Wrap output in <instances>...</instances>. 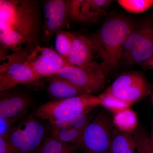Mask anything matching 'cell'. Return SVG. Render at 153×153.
Instances as JSON below:
<instances>
[{
  "label": "cell",
  "instance_id": "obj_2",
  "mask_svg": "<svg viewBox=\"0 0 153 153\" xmlns=\"http://www.w3.org/2000/svg\"><path fill=\"white\" fill-rule=\"evenodd\" d=\"M135 27L131 19L117 16L105 22L90 38L96 52L102 60V69L105 74L117 67L121 60L127 37Z\"/></svg>",
  "mask_w": 153,
  "mask_h": 153
},
{
  "label": "cell",
  "instance_id": "obj_11",
  "mask_svg": "<svg viewBox=\"0 0 153 153\" xmlns=\"http://www.w3.org/2000/svg\"><path fill=\"white\" fill-rule=\"evenodd\" d=\"M95 52L94 45L90 38L74 35L66 63L85 68L102 69L100 64L94 60Z\"/></svg>",
  "mask_w": 153,
  "mask_h": 153
},
{
  "label": "cell",
  "instance_id": "obj_28",
  "mask_svg": "<svg viewBox=\"0 0 153 153\" xmlns=\"http://www.w3.org/2000/svg\"><path fill=\"white\" fill-rule=\"evenodd\" d=\"M139 65L144 68H150L153 70V57Z\"/></svg>",
  "mask_w": 153,
  "mask_h": 153
},
{
  "label": "cell",
  "instance_id": "obj_9",
  "mask_svg": "<svg viewBox=\"0 0 153 153\" xmlns=\"http://www.w3.org/2000/svg\"><path fill=\"white\" fill-rule=\"evenodd\" d=\"M56 74L68 79L88 94L98 92L105 85L106 74L102 69L68 64L60 69Z\"/></svg>",
  "mask_w": 153,
  "mask_h": 153
},
{
  "label": "cell",
  "instance_id": "obj_18",
  "mask_svg": "<svg viewBox=\"0 0 153 153\" xmlns=\"http://www.w3.org/2000/svg\"><path fill=\"white\" fill-rule=\"evenodd\" d=\"M90 113L81 114L49 123L51 127L55 128L84 130L91 120L92 116Z\"/></svg>",
  "mask_w": 153,
  "mask_h": 153
},
{
  "label": "cell",
  "instance_id": "obj_22",
  "mask_svg": "<svg viewBox=\"0 0 153 153\" xmlns=\"http://www.w3.org/2000/svg\"><path fill=\"white\" fill-rule=\"evenodd\" d=\"M74 35L72 33L63 30L56 34L55 51L66 60L71 50Z\"/></svg>",
  "mask_w": 153,
  "mask_h": 153
},
{
  "label": "cell",
  "instance_id": "obj_31",
  "mask_svg": "<svg viewBox=\"0 0 153 153\" xmlns=\"http://www.w3.org/2000/svg\"><path fill=\"white\" fill-rule=\"evenodd\" d=\"M152 149H153V145L152 144Z\"/></svg>",
  "mask_w": 153,
  "mask_h": 153
},
{
  "label": "cell",
  "instance_id": "obj_4",
  "mask_svg": "<svg viewBox=\"0 0 153 153\" xmlns=\"http://www.w3.org/2000/svg\"><path fill=\"white\" fill-rule=\"evenodd\" d=\"M0 66V91L12 89L18 84L40 85L41 77L27 64L24 51L6 56Z\"/></svg>",
  "mask_w": 153,
  "mask_h": 153
},
{
  "label": "cell",
  "instance_id": "obj_14",
  "mask_svg": "<svg viewBox=\"0 0 153 153\" xmlns=\"http://www.w3.org/2000/svg\"><path fill=\"white\" fill-rule=\"evenodd\" d=\"M153 57V24L132 50L122 57L128 65L140 64Z\"/></svg>",
  "mask_w": 153,
  "mask_h": 153
},
{
  "label": "cell",
  "instance_id": "obj_12",
  "mask_svg": "<svg viewBox=\"0 0 153 153\" xmlns=\"http://www.w3.org/2000/svg\"><path fill=\"white\" fill-rule=\"evenodd\" d=\"M10 90L0 91V118L21 119L31 103L27 95Z\"/></svg>",
  "mask_w": 153,
  "mask_h": 153
},
{
  "label": "cell",
  "instance_id": "obj_23",
  "mask_svg": "<svg viewBox=\"0 0 153 153\" xmlns=\"http://www.w3.org/2000/svg\"><path fill=\"white\" fill-rule=\"evenodd\" d=\"M117 3L126 11L134 13H140L153 6V0H118Z\"/></svg>",
  "mask_w": 153,
  "mask_h": 153
},
{
  "label": "cell",
  "instance_id": "obj_3",
  "mask_svg": "<svg viewBox=\"0 0 153 153\" xmlns=\"http://www.w3.org/2000/svg\"><path fill=\"white\" fill-rule=\"evenodd\" d=\"M100 105L98 96L82 94L46 102L36 108L33 115L41 120L52 121L85 113Z\"/></svg>",
  "mask_w": 153,
  "mask_h": 153
},
{
  "label": "cell",
  "instance_id": "obj_6",
  "mask_svg": "<svg viewBox=\"0 0 153 153\" xmlns=\"http://www.w3.org/2000/svg\"><path fill=\"white\" fill-rule=\"evenodd\" d=\"M112 124L106 113L98 114L84 129L79 149L84 153H109Z\"/></svg>",
  "mask_w": 153,
  "mask_h": 153
},
{
  "label": "cell",
  "instance_id": "obj_13",
  "mask_svg": "<svg viewBox=\"0 0 153 153\" xmlns=\"http://www.w3.org/2000/svg\"><path fill=\"white\" fill-rule=\"evenodd\" d=\"M47 81L48 94L55 100L88 94L85 90L74 85L68 79L57 74L48 76Z\"/></svg>",
  "mask_w": 153,
  "mask_h": 153
},
{
  "label": "cell",
  "instance_id": "obj_24",
  "mask_svg": "<svg viewBox=\"0 0 153 153\" xmlns=\"http://www.w3.org/2000/svg\"><path fill=\"white\" fill-rule=\"evenodd\" d=\"M133 134L142 153H153L149 136L143 130H136Z\"/></svg>",
  "mask_w": 153,
  "mask_h": 153
},
{
  "label": "cell",
  "instance_id": "obj_17",
  "mask_svg": "<svg viewBox=\"0 0 153 153\" xmlns=\"http://www.w3.org/2000/svg\"><path fill=\"white\" fill-rule=\"evenodd\" d=\"M112 122L114 127L121 131L132 133L138 126V117L136 112L129 108L115 114Z\"/></svg>",
  "mask_w": 153,
  "mask_h": 153
},
{
  "label": "cell",
  "instance_id": "obj_15",
  "mask_svg": "<svg viewBox=\"0 0 153 153\" xmlns=\"http://www.w3.org/2000/svg\"><path fill=\"white\" fill-rule=\"evenodd\" d=\"M109 153H142L133 134L124 132L113 127Z\"/></svg>",
  "mask_w": 153,
  "mask_h": 153
},
{
  "label": "cell",
  "instance_id": "obj_25",
  "mask_svg": "<svg viewBox=\"0 0 153 153\" xmlns=\"http://www.w3.org/2000/svg\"><path fill=\"white\" fill-rule=\"evenodd\" d=\"M19 119L0 118V137L7 140Z\"/></svg>",
  "mask_w": 153,
  "mask_h": 153
},
{
  "label": "cell",
  "instance_id": "obj_5",
  "mask_svg": "<svg viewBox=\"0 0 153 153\" xmlns=\"http://www.w3.org/2000/svg\"><path fill=\"white\" fill-rule=\"evenodd\" d=\"M39 119L31 115L15 126L7 140L18 153H33L45 140L46 129Z\"/></svg>",
  "mask_w": 153,
  "mask_h": 153
},
{
  "label": "cell",
  "instance_id": "obj_29",
  "mask_svg": "<svg viewBox=\"0 0 153 153\" xmlns=\"http://www.w3.org/2000/svg\"><path fill=\"white\" fill-rule=\"evenodd\" d=\"M149 138L151 143L153 145V123L152 125V130H151V135L149 136Z\"/></svg>",
  "mask_w": 153,
  "mask_h": 153
},
{
  "label": "cell",
  "instance_id": "obj_27",
  "mask_svg": "<svg viewBox=\"0 0 153 153\" xmlns=\"http://www.w3.org/2000/svg\"><path fill=\"white\" fill-rule=\"evenodd\" d=\"M0 153H18L7 140L0 137Z\"/></svg>",
  "mask_w": 153,
  "mask_h": 153
},
{
  "label": "cell",
  "instance_id": "obj_20",
  "mask_svg": "<svg viewBox=\"0 0 153 153\" xmlns=\"http://www.w3.org/2000/svg\"><path fill=\"white\" fill-rule=\"evenodd\" d=\"M79 148L74 145L65 143L50 137L45 139L37 153H75Z\"/></svg>",
  "mask_w": 153,
  "mask_h": 153
},
{
  "label": "cell",
  "instance_id": "obj_1",
  "mask_svg": "<svg viewBox=\"0 0 153 153\" xmlns=\"http://www.w3.org/2000/svg\"><path fill=\"white\" fill-rule=\"evenodd\" d=\"M39 15L36 1L0 0L1 48L14 53L36 44Z\"/></svg>",
  "mask_w": 153,
  "mask_h": 153
},
{
  "label": "cell",
  "instance_id": "obj_16",
  "mask_svg": "<svg viewBox=\"0 0 153 153\" xmlns=\"http://www.w3.org/2000/svg\"><path fill=\"white\" fill-rule=\"evenodd\" d=\"M111 2L109 0H83L79 22L89 23L97 22Z\"/></svg>",
  "mask_w": 153,
  "mask_h": 153
},
{
  "label": "cell",
  "instance_id": "obj_26",
  "mask_svg": "<svg viewBox=\"0 0 153 153\" xmlns=\"http://www.w3.org/2000/svg\"><path fill=\"white\" fill-rule=\"evenodd\" d=\"M83 0H70L68 8V19L79 22Z\"/></svg>",
  "mask_w": 153,
  "mask_h": 153
},
{
  "label": "cell",
  "instance_id": "obj_30",
  "mask_svg": "<svg viewBox=\"0 0 153 153\" xmlns=\"http://www.w3.org/2000/svg\"><path fill=\"white\" fill-rule=\"evenodd\" d=\"M152 102H153V95L152 96Z\"/></svg>",
  "mask_w": 153,
  "mask_h": 153
},
{
  "label": "cell",
  "instance_id": "obj_7",
  "mask_svg": "<svg viewBox=\"0 0 153 153\" xmlns=\"http://www.w3.org/2000/svg\"><path fill=\"white\" fill-rule=\"evenodd\" d=\"M108 88L117 97L132 105L147 96L152 90L145 76L137 71L121 74Z\"/></svg>",
  "mask_w": 153,
  "mask_h": 153
},
{
  "label": "cell",
  "instance_id": "obj_10",
  "mask_svg": "<svg viewBox=\"0 0 153 153\" xmlns=\"http://www.w3.org/2000/svg\"><path fill=\"white\" fill-rule=\"evenodd\" d=\"M69 2L70 0H49L44 2L42 38L46 44L66 26Z\"/></svg>",
  "mask_w": 153,
  "mask_h": 153
},
{
  "label": "cell",
  "instance_id": "obj_8",
  "mask_svg": "<svg viewBox=\"0 0 153 153\" xmlns=\"http://www.w3.org/2000/svg\"><path fill=\"white\" fill-rule=\"evenodd\" d=\"M24 52L26 63L36 74L42 78L55 75L68 65L66 60L55 50L38 44L29 52L24 51Z\"/></svg>",
  "mask_w": 153,
  "mask_h": 153
},
{
  "label": "cell",
  "instance_id": "obj_19",
  "mask_svg": "<svg viewBox=\"0 0 153 153\" xmlns=\"http://www.w3.org/2000/svg\"><path fill=\"white\" fill-rule=\"evenodd\" d=\"M84 130L66 129L51 127V137L61 142L76 146L79 149Z\"/></svg>",
  "mask_w": 153,
  "mask_h": 153
},
{
  "label": "cell",
  "instance_id": "obj_21",
  "mask_svg": "<svg viewBox=\"0 0 153 153\" xmlns=\"http://www.w3.org/2000/svg\"><path fill=\"white\" fill-rule=\"evenodd\" d=\"M98 96L100 100V105L114 114L129 108L132 105L131 103L117 97L108 88Z\"/></svg>",
  "mask_w": 153,
  "mask_h": 153
}]
</instances>
